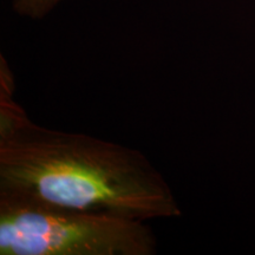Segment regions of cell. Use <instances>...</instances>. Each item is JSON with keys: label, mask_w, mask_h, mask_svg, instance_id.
Masks as SVG:
<instances>
[{"label": "cell", "mask_w": 255, "mask_h": 255, "mask_svg": "<svg viewBox=\"0 0 255 255\" xmlns=\"http://www.w3.org/2000/svg\"><path fill=\"white\" fill-rule=\"evenodd\" d=\"M62 0H13L12 5L18 14L33 19L45 17Z\"/></svg>", "instance_id": "3"}, {"label": "cell", "mask_w": 255, "mask_h": 255, "mask_svg": "<svg viewBox=\"0 0 255 255\" xmlns=\"http://www.w3.org/2000/svg\"><path fill=\"white\" fill-rule=\"evenodd\" d=\"M146 221L0 195V255H154Z\"/></svg>", "instance_id": "2"}, {"label": "cell", "mask_w": 255, "mask_h": 255, "mask_svg": "<svg viewBox=\"0 0 255 255\" xmlns=\"http://www.w3.org/2000/svg\"><path fill=\"white\" fill-rule=\"evenodd\" d=\"M7 66L0 91V195L142 220L182 215L165 178L139 150L32 122L13 100Z\"/></svg>", "instance_id": "1"}]
</instances>
